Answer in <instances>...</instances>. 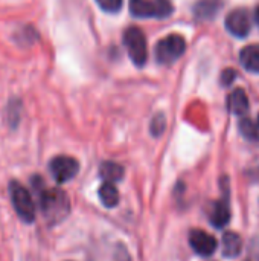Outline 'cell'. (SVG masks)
<instances>
[{
    "label": "cell",
    "instance_id": "10",
    "mask_svg": "<svg viewBox=\"0 0 259 261\" xmlns=\"http://www.w3.org/2000/svg\"><path fill=\"white\" fill-rule=\"evenodd\" d=\"M223 8V0H200L194 6V14L198 20H212Z\"/></svg>",
    "mask_w": 259,
    "mask_h": 261
},
{
    "label": "cell",
    "instance_id": "17",
    "mask_svg": "<svg viewBox=\"0 0 259 261\" xmlns=\"http://www.w3.org/2000/svg\"><path fill=\"white\" fill-rule=\"evenodd\" d=\"M98 6L105 11V12H111V14H116L122 9V5H124V0H96Z\"/></svg>",
    "mask_w": 259,
    "mask_h": 261
},
{
    "label": "cell",
    "instance_id": "15",
    "mask_svg": "<svg viewBox=\"0 0 259 261\" xmlns=\"http://www.w3.org/2000/svg\"><path fill=\"white\" fill-rule=\"evenodd\" d=\"M99 174L104 179V182H119L124 177V168L119 164L114 162H104L99 168Z\"/></svg>",
    "mask_w": 259,
    "mask_h": 261
},
{
    "label": "cell",
    "instance_id": "3",
    "mask_svg": "<svg viewBox=\"0 0 259 261\" xmlns=\"http://www.w3.org/2000/svg\"><path fill=\"white\" fill-rule=\"evenodd\" d=\"M9 196L12 200V206L18 217L24 223H32L35 220V205L31 193L20 184L12 180L9 184Z\"/></svg>",
    "mask_w": 259,
    "mask_h": 261
},
{
    "label": "cell",
    "instance_id": "11",
    "mask_svg": "<svg viewBox=\"0 0 259 261\" xmlns=\"http://www.w3.org/2000/svg\"><path fill=\"white\" fill-rule=\"evenodd\" d=\"M221 246H223V257L226 258H237L241 254L243 249V240L237 232H226L223 236L221 240Z\"/></svg>",
    "mask_w": 259,
    "mask_h": 261
},
{
    "label": "cell",
    "instance_id": "21",
    "mask_svg": "<svg viewBox=\"0 0 259 261\" xmlns=\"http://www.w3.org/2000/svg\"><path fill=\"white\" fill-rule=\"evenodd\" d=\"M114 261H131L128 252L125 251V248H119V251L116 252V260Z\"/></svg>",
    "mask_w": 259,
    "mask_h": 261
},
{
    "label": "cell",
    "instance_id": "6",
    "mask_svg": "<svg viewBox=\"0 0 259 261\" xmlns=\"http://www.w3.org/2000/svg\"><path fill=\"white\" fill-rule=\"evenodd\" d=\"M49 170L52 177L58 182V184H66L69 180H72L78 171H79V164L75 158L70 156H56L50 161L49 164Z\"/></svg>",
    "mask_w": 259,
    "mask_h": 261
},
{
    "label": "cell",
    "instance_id": "9",
    "mask_svg": "<svg viewBox=\"0 0 259 261\" xmlns=\"http://www.w3.org/2000/svg\"><path fill=\"white\" fill-rule=\"evenodd\" d=\"M209 222L212 226L221 229L231 222V206H229V185L224 188V199L214 202L209 210Z\"/></svg>",
    "mask_w": 259,
    "mask_h": 261
},
{
    "label": "cell",
    "instance_id": "23",
    "mask_svg": "<svg viewBox=\"0 0 259 261\" xmlns=\"http://www.w3.org/2000/svg\"><path fill=\"white\" fill-rule=\"evenodd\" d=\"M258 125H259V116H258Z\"/></svg>",
    "mask_w": 259,
    "mask_h": 261
},
{
    "label": "cell",
    "instance_id": "16",
    "mask_svg": "<svg viewBox=\"0 0 259 261\" xmlns=\"http://www.w3.org/2000/svg\"><path fill=\"white\" fill-rule=\"evenodd\" d=\"M240 132L249 141H259L258 125L255 122H252L250 119H243L240 122Z\"/></svg>",
    "mask_w": 259,
    "mask_h": 261
},
{
    "label": "cell",
    "instance_id": "20",
    "mask_svg": "<svg viewBox=\"0 0 259 261\" xmlns=\"http://www.w3.org/2000/svg\"><path fill=\"white\" fill-rule=\"evenodd\" d=\"M237 78V72L234 69H226L221 73V84L223 86H231Z\"/></svg>",
    "mask_w": 259,
    "mask_h": 261
},
{
    "label": "cell",
    "instance_id": "13",
    "mask_svg": "<svg viewBox=\"0 0 259 261\" xmlns=\"http://www.w3.org/2000/svg\"><path fill=\"white\" fill-rule=\"evenodd\" d=\"M240 61L246 70L252 73H259V44L246 46L240 54Z\"/></svg>",
    "mask_w": 259,
    "mask_h": 261
},
{
    "label": "cell",
    "instance_id": "18",
    "mask_svg": "<svg viewBox=\"0 0 259 261\" xmlns=\"http://www.w3.org/2000/svg\"><path fill=\"white\" fill-rule=\"evenodd\" d=\"M165 128H166V119H165V116L162 113L156 115L154 119H153V122H151V133H153V136H156V138L162 136V133L165 132Z\"/></svg>",
    "mask_w": 259,
    "mask_h": 261
},
{
    "label": "cell",
    "instance_id": "19",
    "mask_svg": "<svg viewBox=\"0 0 259 261\" xmlns=\"http://www.w3.org/2000/svg\"><path fill=\"white\" fill-rule=\"evenodd\" d=\"M249 255L252 261H259V237L252 239L250 245H249Z\"/></svg>",
    "mask_w": 259,
    "mask_h": 261
},
{
    "label": "cell",
    "instance_id": "7",
    "mask_svg": "<svg viewBox=\"0 0 259 261\" xmlns=\"http://www.w3.org/2000/svg\"><path fill=\"white\" fill-rule=\"evenodd\" d=\"M189 245L200 257H211L217 251V240L214 236L202 229H192L189 232Z\"/></svg>",
    "mask_w": 259,
    "mask_h": 261
},
{
    "label": "cell",
    "instance_id": "1",
    "mask_svg": "<svg viewBox=\"0 0 259 261\" xmlns=\"http://www.w3.org/2000/svg\"><path fill=\"white\" fill-rule=\"evenodd\" d=\"M40 210L49 226H55L67 219L70 213V199L60 188L40 190Z\"/></svg>",
    "mask_w": 259,
    "mask_h": 261
},
{
    "label": "cell",
    "instance_id": "12",
    "mask_svg": "<svg viewBox=\"0 0 259 261\" xmlns=\"http://www.w3.org/2000/svg\"><path fill=\"white\" fill-rule=\"evenodd\" d=\"M227 109L234 115H244L249 110V98L244 89H235L227 96Z\"/></svg>",
    "mask_w": 259,
    "mask_h": 261
},
{
    "label": "cell",
    "instance_id": "8",
    "mask_svg": "<svg viewBox=\"0 0 259 261\" xmlns=\"http://www.w3.org/2000/svg\"><path fill=\"white\" fill-rule=\"evenodd\" d=\"M226 29L238 37V38H246L250 32V18L246 9H234L227 17H226Z\"/></svg>",
    "mask_w": 259,
    "mask_h": 261
},
{
    "label": "cell",
    "instance_id": "5",
    "mask_svg": "<svg viewBox=\"0 0 259 261\" xmlns=\"http://www.w3.org/2000/svg\"><path fill=\"white\" fill-rule=\"evenodd\" d=\"M124 44L128 50L131 61L137 67H142L148 60V46H147V37L143 31L136 26L128 28L124 32Z\"/></svg>",
    "mask_w": 259,
    "mask_h": 261
},
{
    "label": "cell",
    "instance_id": "2",
    "mask_svg": "<svg viewBox=\"0 0 259 261\" xmlns=\"http://www.w3.org/2000/svg\"><path fill=\"white\" fill-rule=\"evenodd\" d=\"M130 12L136 18H166L174 6L169 0H130Z\"/></svg>",
    "mask_w": 259,
    "mask_h": 261
},
{
    "label": "cell",
    "instance_id": "22",
    "mask_svg": "<svg viewBox=\"0 0 259 261\" xmlns=\"http://www.w3.org/2000/svg\"><path fill=\"white\" fill-rule=\"evenodd\" d=\"M255 20H256V23H258L259 26V6L256 8V12H255Z\"/></svg>",
    "mask_w": 259,
    "mask_h": 261
},
{
    "label": "cell",
    "instance_id": "4",
    "mask_svg": "<svg viewBox=\"0 0 259 261\" xmlns=\"http://www.w3.org/2000/svg\"><path fill=\"white\" fill-rule=\"evenodd\" d=\"M186 50V40L179 34H171L162 38L154 49L156 60L160 64H172Z\"/></svg>",
    "mask_w": 259,
    "mask_h": 261
},
{
    "label": "cell",
    "instance_id": "14",
    "mask_svg": "<svg viewBox=\"0 0 259 261\" xmlns=\"http://www.w3.org/2000/svg\"><path fill=\"white\" fill-rule=\"evenodd\" d=\"M99 197L102 205L107 208H114L119 203V191L111 182H104L99 187Z\"/></svg>",
    "mask_w": 259,
    "mask_h": 261
}]
</instances>
